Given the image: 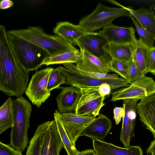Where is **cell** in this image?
Wrapping results in <instances>:
<instances>
[{"label": "cell", "mask_w": 155, "mask_h": 155, "mask_svg": "<svg viewBox=\"0 0 155 155\" xmlns=\"http://www.w3.org/2000/svg\"><path fill=\"white\" fill-rule=\"evenodd\" d=\"M29 71L18 63L10 48L5 27L0 25V90L9 96H22L27 88Z\"/></svg>", "instance_id": "obj_1"}, {"label": "cell", "mask_w": 155, "mask_h": 155, "mask_svg": "<svg viewBox=\"0 0 155 155\" xmlns=\"http://www.w3.org/2000/svg\"><path fill=\"white\" fill-rule=\"evenodd\" d=\"M29 143L25 155H60L63 145L55 120L39 125Z\"/></svg>", "instance_id": "obj_2"}, {"label": "cell", "mask_w": 155, "mask_h": 155, "mask_svg": "<svg viewBox=\"0 0 155 155\" xmlns=\"http://www.w3.org/2000/svg\"><path fill=\"white\" fill-rule=\"evenodd\" d=\"M8 33L26 40L53 56L77 49L73 45L57 35L45 33L41 27H31L24 29L12 30Z\"/></svg>", "instance_id": "obj_3"}, {"label": "cell", "mask_w": 155, "mask_h": 155, "mask_svg": "<svg viewBox=\"0 0 155 155\" xmlns=\"http://www.w3.org/2000/svg\"><path fill=\"white\" fill-rule=\"evenodd\" d=\"M14 120L10 134L11 147L21 152L28 146V130L32 109L29 102L22 96L13 101Z\"/></svg>", "instance_id": "obj_4"}, {"label": "cell", "mask_w": 155, "mask_h": 155, "mask_svg": "<svg viewBox=\"0 0 155 155\" xmlns=\"http://www.w3.org/2000/svg\"><path fill=\"white\" fill-rule=\"evenodd\" d=\"M7 35L15 57L27 71L37 70L43 60L49 56L46 51L32 43L7 32Z\"/></svg>", "instance_id": "obj_5"}, {"label": "cell", "mask_w": 155, "mask_h": 155, "mask_svg": "<svg viewBox=\"0 0 155 155\" xmlns=\"http://www.w3.org/2000/svg\"><path fill=\"white\" fill-rule=\"evenodd\" d=\"M120 7H110L99 3L90 14L83 18L78 25L87 32L103 28L112 24L113 21L122 16H132L125 7L114 0L108 1Z\"/></svg>", "instance_id": "obj_6"}, {"label": "cell", "mask_w": 155, "mask_h": 155, "mask_svg": "<svg viewBox=\"0 0 155 155\" xmlns=\"http://www.w3.org/2000/svg\"><path fill=\"white\" fill-rule=\"evenodd\" d=\"M155 94V81L145 75L127 87L114 91L111 101H116L128 99H145Z\"/></svg>", "instance_id": "obj_7"}, {"label": "cell", "mask_w": 155, "mask_h": 155, "mask_svg": "<svg viewBox=\"0 0 155 155\" xmlns=\"http://www.w3.org/2000/svg\"><path fill=\"white\" fill-rule=\"evenodd\" d=\"M53 69L49 67L37 71L32 75L26 90L25 94L28 98L38 108L50 96L47 86L50 74Z\"/></svg>", "instance_id": "obj_8"}, {"label": "cell", "mask_w": 155, "mask_h": 155, "mask_svg": "<svg viewBox=\"0 0 155 155\" xmlns=\"http://www.w3.org/2000/svg\"><path fill=\"white\" fill-rule=\"evenodd\" d=\"M58 68L65 75L67 85L80 89L87 87H98L102 84L107 83L110 86L112 90L127 86L130 85L125 79H101L85 76L72 71L64 67Z\"/></svg>", "instance_id": "obj_9"}, {"label": "cell", "mask_w": 155, "mask_h": 155, "mask_svg": "<svg viewBox=\"0 0 155 155\" xmlns=\"http://www.w3.org/2000/svg\"><path fill=\"white\" fill-rule=\"evenodd\" d=\"M98 87L81 88V95L75 111L77 114L96 117L100 114L105 97L99 94Z\"/></svg>", "instance_id": "obj_10"}, {"label": "cell", "mask_w": 155, "mask_h": 155, "mask_svg": "<svg viewBox=\"0 0 155 155\" xmlns=\"http://www.w3.org/2000/svg\"><path fill=\"white\" fill-rule=\"evenodd\" d=\"M138 100H123L125 114L123 117L120 140L125 147L130 146V142L134 136V129L137 117L136 105Z\"/></svg>", "instance_id": "obj_11"}, {"label": "cell", "mask_w": 155, "mask_h": 155, "mask_svg": "<svg viewBox=\"0 0 155 155\" xmlns=\"http://www.w3.org/2000/svg\"><path fill=\"white\" fill-rule=\"evenodd\" d=\"M62 123L65 131L74 145L85 128L96 118L79 115L75 112L61 114Z\"/></svg>", "instance_id": "obj_12"}, {"label": "cell", "mask_w": 155, "mask_h": 155, "mask_svg": "<svg viewBox=\"0 0 155 155\" xmlns=\"http://www.w3.org/2000/svg\"><path fill=\"white\" fill-rule=\"evenodd\" d=\"M80 56L75 63L76 67L89 72L108 74L111 71L109 56L97 57L83 49H80Z\"/></svg>", "instance_id": "obj_13"}, {"label": "cell", "mask_w": 155, "mask_h": 155, "mask_svg": "<svg viewBox=\"0 0 155 155\" xmlns=\"http://www.w3.org/2000/svg\"><path fill=\"white\" fill-rule=\"evenodd\" d=\"M56 100L58 111L61 114L75 111L81 97V89L72 86L61 87Z\"/></svg>", "instance_id": "obj_14"}, {"label": "cell", "mask_w": 155, "mask_h": 155, "mask_svg": "<svg viewBox=\"0 0 155 155\" xmlns=\"http://www.w3.org/2000/svg\"><path fill=\"white\" fill-rule=\"evenodd\" d=\"M108 43L103 35L99 32H88L83 36L77 41V44L80 49H84L96 56L101 57L109 56L104 49Z\"/></svg>", "instance_id": "obj_15"}, {"label": "cell", "mask_w": 155, "mask_h": 155, "mask_svg": "<svg viewBox=\"0 0 155 155\" xmlns=\"http://www.w3.org/2000/svg\"><path fill=\"white\" fill-rule=\"evenodd\" d=\"M99 32L105 37L108 43L116 44L131 43L135 36L132 27H121L113 24L103 28Z\"/></svg>", "instance_id": "obj_16"}, {"label": "cell", "mask_w": 155, "mask_h": 155, "mask_svg": "<svg viewBox=\"0 0 155 155\" xmlns=\"http://www.w3.org/2000/svg\"><path fill=\"white\" fill-rule=\"evenodd\" d=\"M136 110L141 122L155 137V94L137 103Z\"/></svg>", "instance_id": "obj_17"}, {"label": "cell", "mask_w": 155, "mask_h": 155, "mask_svg": "<svg viewBox=\"0 0 155 155\" xmlns=\"http://www.w3.org/2000/svg\"><path fill=\"white\" fill-rule=\"evenodd\" d=\"M112 127L111 120L104 114H99L83 131L80 136H85L92 140L104 141Z\"/></svg>", "instance_id": "obj_18"}, {"label": "cell", "mask_w": 155, "mask_h": 155, "mask_svg": "<svg viewBox=\"0 0 155 155\" xmlns=\"http://www.w3.org/2000/svg\"><path fill=\"white\" fill-rule=\"evenodd\" d=\"M93 149L96 155H143L139 146L121 147L105 141L92 140Z\"/></svg>", "instance_id": "obj_19"}, {"label": "cell", "mask_w": 155, "mask_h": 155, "mask_svg": "<svg viewBox=\"0 0 155 155\" xmlns=\"http://www.w3.org/2000/svg\"><path fill=\"white\" fill-rule=\"evenodd\" d=\"M53 32L73 45H77V41L88 33L79 25L67 21L57 22Z\"/></svg>", "instance_id": "obj_20"}, {"label": "cell", "mask_w": 155, "mask_h": 155, "mask_svg": "<svg viewBox=\"0 0 155 155\" xmlns=\"http://www.w3.org/2000/svg\"><path fill=\"white\" fill-rule=\"evenodd\" d=\"M125 7L141 27L155 41V14L154 11L143 7L137 9Z\"/></svg>", "instance_id": "obj_21"}, {"label": "cell", "mask_w": 155, "mask_h": 155, "mask_svg": "<svg viewBox=\"0 0 155 155\" xmlns=\"http://www.w3.org/2000/svg\"><path fill=\"white\" fill-rule=\"evenodd\" d=\"M104 49L111 59L130 62L133 58L134 49V39L132 43L129 44H116L108 43L104 46Z\"/></svg>", "instance_id": "obj_22"}, {"label": "cell", "mask_w": 155, "mask_h": 155, "mask_svg": "<svg viewBox=\"0 0 155 155\" xmlns=\"http://www.w3.org/2000/svg\"><path fill=\"white\" fill-rule=\"evenodd\" d=\"M134 49L133 59L137 68L144 75L147 73L148 54L149 49L135 36L134 38Z\"/></svg>", "instance_id": "obj_23"}, {"label": "cell", "mask_w": 155, "mask_h": 155, "mask_svg": "<svg viewBox=\"0 0 155 155\" xmlns=\"http://www.w3.org/2000/svg\"><path fill=\"white\" fill-rule=\"evenodd\" d=\"M14 120L13 101L8 97L0 108V134L11 128Z\"/></svg>", "instance_id": "obj_24"}, {"label": "cell", "mask_w": 155, "mask_h": 155, "mask_svg": "<svg viewBox=\"0 0 155 155\" xmlns=\"http://www.w3.org/2000/svg\"><path fill=\"white\" fill-rule=\"evenodd\" d=\"M54 115L63 148L65 149L68 155H78L80 151L77 150L75 146L72 143L65 131L62 123L61 114L57 110H56Z\"/></svg>", "instance_id": "obj_25"}, {"label": "cell", "mask_w": 155, "mask_h": 155, "mask_svg": "<svg viewBox=\"0 0 155 155\" xmlns=\"http://www.w3.org/2000/svg\"><path fill=\"white\" fill-rule=\"evenodd\" d=\"M80 50H77L46 57L40 65L47 66L52 64L71 63H76L80 56Z\"/></svg>", "instance_id": "obj_26"}, {"label": "cell", "mask_w": 155, "mask_h": 155, "mask_svg": "<svg viewBox=\"0 0 155 155\" xmlns=\"http://www.w3.org/2000/svg\"><path fill=\"white\" fill-rule=\"evenodd\" d=\"M64 67L71 71L85 76L101 79H109L117 80L121 78L118 77L117 74H109L101 73H95L85 71L78 68L73 63H66L63 64Z\"/></svg>", "instance_id": "obj_27"}, {"label": "cell", "mask_w": 155, "mask_h": 155, "mask_svg": "<svg viewBox=\"0 0 155 155\" xmlns=\"http://www.w3.org/2000/svg\"><path fill=\"white\" fill-rule=\"evenodd\" d=\"M66 83L65 75L57 67L51 71L48 80L47 88L50 92L53 90L60 88L61 85Z\"/></svg>", "instance_id": "obj_28"}, {"label": "cell", "mask_w": 155, "mask_h": 155, "mask_svg": "<svg viewBox=\"0 0 155 155\" xmlns=\"http://www.w3.org/2000/svg\"><path fill=\"white\" fill-rule=\"evenodd\" d=\"M130 62L111 59L110 62V70L119 75L127 81Z\"/></svg>", "instance_id": "obj_29"}, {"label": "cell", "mask_w": 155, "mask_h": 155, "mask_svg": "<svg viewBox=\"0 0 155 155\" xmlns=\"http://www.w3.org/2000/svg\"><path fill=\"white\" fill-rule=\"evenodd\" d=\"M131 19L134 25L137 32L139 36V40L145 45L149 48L153 47L154 39L140 25L137 21L132 16Z\"/></svg>", "instance_id": "obj_30"}, {"label": "cell", "mask_w": 155, "mask_h": 155, "mask_svg": "<svg viewBox=\"0 0 155 155\" xmlns=\"http://www.w3.org/2000/svg\"><path fill=\"white\" fill-rule=\"evenodd\" d=\"M144 76L140 71L133 58L130 62L126 81L129 84H131Z\"/></svg>", "instance_id": "obj_31"}, {"label": "cell", "mask_w": 155, "mask_h": 155, "mask_svg": "<svg viewBox=\"0 0 155 155\" xmlns=\"http://www.w3.org/2000/svg\"><path fill=\"white\" fill-rule=\"evenodd\" d=\"M0 155H23L22 152L11 147L9 144L0 142Z\"/></svg>", "instance_id": "obj_32"}, {"label": "cell", "mask_w": 155, "mask_h": 155, "mask_svg": "<svg viewBox=\"0 0 155 155\" xmlns=\"http://www.w3.org/2000/svg\"><path fill=\"white\" fill-rule=\"evenodd\" d=\"M155 73V46L150 48L147 61V73Z\"/></svg>", "instance_id": "obj_33"}, {"label": "cell", "mask_w": 155, "mask_h": 155, "mask_svg": "<svg viewBox=\"0 0 155 155\" xmlns=\"http://www.w3.org/2000/svg\"><path fill=\"white\" fill-rule=\"evenodd\" d=\"M113 113L114 118L116 124L118 125L125 114L124 108L123 106L116 107L114 109Z\"/></svg>", "instance_id": "obj_34"}, {"label": "cell", "mask_w": 155, "mask_h": 155, "mask_svg": "<svg viewBox=\"0 0 155 155\" xmlns=\"http://www.w3.org/2000/svg\"><path fill=\"white\" fill-rule=\"evenodd\" d=\"M99 94L102 96H109L111 93V88L110 85L105 83L101 84L98 88Z\"/></svg>", "instance_id": "obj_35"}, {"label": "cell", "mask_w": 155, "mask_h": 155, "mask_svg": "<svg viewBox=\"0 0 155 155\" xmlns=\"http://www.w3.org/2000/svg\"><path fill=\"white\" fill-rule=\"evenodd\" d=\"M14 3L10 0H1L0 1V8L1 9H5L12 7Z\"/></svg>", "instance_id": "obj_36"}, {"label": "cell", "mask_w": 155, "mask_h": 155, "mask_svg": "<svg viewBox=\"0 0 155 155\" xmlns=\"http://www.w3.org/2000/svg\"><path fill=\"white\" fill-rule=\"evenodd\" d=\"M154 139L151 142L150 146L147 150V155H155V136Z\"/></svg>", "instance_id": "obj_37"}, {"label": "cell", "mask_w": 155, "mask_h": 155, "mask_svg": "<svg viewBox=\"0 0 155 155\" xmlns=\"http://www.w3.org/2000/svg\"><path fill=\"white\" fill-rule=\"evenodd\" d=\"M95 154L94 149H88L80 152L78 155H95Z\"/></svg>", "instance_id": "obj_38"}, {"label": "cell", "mask_w": 155, "mask_h": 155, "mask_svg": "<svg viewBox=\"0 0 155 155\" xmlns=\"http://www.w3.org/2000/svg\"><path fill=\"white\" fill-rule=\"evenodd\" d=\"M155 76V73H152Z\"/></svg>", "instance_id": "obj_39"}, {"label": "cell", "mask_w": 155, "mask_h": 155, "mask_svg": "<svg viewBox=\"0 0 155 155\" xmlns=\"http://www.w3.org/2000/svg\"><path fill=\"white\" fill-rule=\"evenodd\" d=\"M153 9L155 10V6L154 7Z\"/></svg>", "instance_id": "obj_40"}, {"label": "cell", "mask_w": 155, "mask_h": 155, "mask_svg": "<svg viewBox=\"0 0 155 155\" xmlns=\"http://www.w3.org/2000/svg\"><path fill=\"white\" fill-rule=\"evenodd\" d=\"M95 155H96V153L95 154Z\"/></svg>", "instance_id": "obj_41"}]
</instances>
